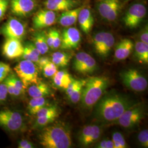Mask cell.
<instances>
[{
    "label": "cell",
    "instance_id": "obj_1",
    "mask_svg": "<svg viewBox=\"0 0 148 148\" xmlns=\"http://www.w3.org/2000/svg\"><path fill=\"white\" fill-rule=\"evenodd\" d=\"M96 106L95 115L101 121H116L127 109L135 104L125 95L110 93L101 98Z\"/></svg>",
    "mask_w": 148,
    "mask_h": 148
},
{
    "label": "cell",
    "instance_id": "obj_2",
    "mask_svg": "<svg viewBox=\"0 0 148 148\" xmlns=\"http://www.w3.org/2000/svg\"><path fill=\"white\" fill-rule=\"evenodd\" d=\"M39 142L46 148H69L72 142L68 130L60 125L43 128L38 136Z\"/></svg>",
    "mask_w": 148,
    "mask_h": 148
},
{
    "label": "cell",
    "instance_id": "obj_3",
    "mask_svg": "<svg viewBox=\"0 0 148 148\" xmlns=\"http://www.w3.org/2000/svg\"><path fill=\"white\" fill-rule=\"evenodd\" d=\"M109 85V79L106 76L92 77L86 79L81 98L83 106L90 109L102 97Z\"/></svg>",
    "mask_w": 148,
    "mask_h": 148
},
{
    "label": "cell",
    "instance_id": "obj_4",
    "mask_svg": "<svg viewBox=\"0 0 148 148\" xmlns=\"http://www.w3.org/2000/svg\"><path fill=\"white\" fill-rule=\"evenodd\" d=\"M25 120L19 111L3 109L0 110V127L10 132H19L25 128Z\"/></svg>",
    "mask_w": 148,
    "mask_h": 148
},
{
    "label": "cell",
    "instance_id": "obj_5",
    "mask_svg": "<svg viewBox=\"0 0 148 148\" xmlns=\"http://www.w3.org/2000/svg\"><path fill=\"white\" fill-rule=\"evenodd\" d=\"M14 70L16 76L27 88L39 82L38 68L32 62L23 59L16 65Z\"/></svg>",
    "mask_w": 148,
    "mask_h": 148
},
{
    "label": "cell",
    "instance_id": "obj_6",
    "mask_svg": "<svg viewBox=\"0 0 148 148\" xmlns=\"http://www.w3.org/2000/svg\"><path fill=\"white\" fill-rule=\"evenodd\" d=\"M122 81L125 86L131 90L142 92L148 87V81L138 70L128 69L120 74Z\"/></svg>",
    "mask_w": 148,
    "mask_h": 148
},
{
    "label": "cell",
    "instance_id": "obj_7",
    "mask_svg": "<svg viewBox=\"0 0 148 148\" xmlns=\"http://www.w3.org/2000/svg\"><path fill=\"white\" fill-rule=\"evenodd\" d=\"M144 116L143 106L134 105L127 109L116 121L118 125L127 129L137 126Z\"/></svg>",
    "mask_w": 148,
    "mask_h": 148
},
{
    "label": "cell",
    "instance_id": "obj_8",
    "mask_svg": "<svg viewBox=\"0 0 148 148\" xmlns=\"http://www.w3.org/2000/svg\"><path fill=\"white\" fill-rule=\"evenodd\" d=\"M121 8V3L119 0H98V2L100 15L108 21H115Z\"/></svg>",
    "mask_w": 148,
    "mask_h": 148
},
{
    "label": "cell",
    "instance_id": "obj_9",
    "mask_svg": "<svg viewBox=\"0 0 148 148\" xmlns=\"http://www.w3.org/2000/svg\"><path fill=\"white\" fill-rule=\"evenodd\" d=\"M115 43L112 34L107 32L97 33L93 38V45L95 52L101 57H106Z\"/></svg>",
    "mask_w": 148,
    "mask_h": 148
},
{
    "label": "cell",
    "instance_id": "obj_10",
    "mask_svg": "<svg viewBox=\"0 0 148 148\" xmlns=\"http://www.w3.org/2000/svg\"><path fill=\"white\" fill-rule=\"evenodd\" d=\"M147 14L146 7L137 3L131 5L123 17V22L126 27L134 29L138 27Z\"/></svg>",
    "mask_w": 148,
    "mask_h": 148
},
{
    "label": "cell",
    "instance_id": "obj_11",
    "mask_svg": "<svg viewBox=\"0 0 148 148\" xmlns=\"http://www.w3.org/2000/svg\"><path fill=\"white\" fill-rule=\"evenodd\" d=\"M0 32L6 38H16L21 40L25 35L26 29L25 26L21 21L11 18L2 27Z\"/></svg>",
    "mask_w": 148,
    "mask_h": 148
},
{
    "label": "cell",
    "instance_id": "obj_12",
    "mask_svg": "<svg viewBox=\"0 0 148 148\" xmlns=\"http://www.w3.org/2000/svg\"><path fill=\"white\" fill-rule=\"evenodd\" d=\"M73 67L75 71L81 74H92L97 69V63L89 54L80 52L74 58Z\"/></svg>",
    "mask_w": 148,
    "mask_h": 148
},
{
    "label": "cell",
    "instance_id": "obj_13",
    "mask_svg": "<svg viewBox=\"0 0 148 148\" xmlns=\"http://www.w3.org/2000/svg\"><path fill=\"white\" fill-rule=\"evenodd\" d=\"M36 6L35 0H10L11 12L17 16H29L34 11Z\"/></svg>",
    "mask_w": 148,
    "mask_h": 148
},
{
    "label": "cell",
    "instance_id": "obj_14",
    "mask_svg": "<svg viewBox=\"0 0 148 148\" xmlns=\"http://www.w3.org/2000/svg\"><path fill=\"white\" fill-rule=\"evenodd\" d=\"M61 38V49H72L79 46L81 41V34L76 28L69 27L64 30Z\"/></svg>",
    "mask_w": 148,
    "mask_h": 148
},
{
    "label": "cell",
    "instance_id": "obj_15",
    "mask_svg": "<svg viewBox=\"0 0 148 148\" xmlns=\"http://www.w3.org/2000/svg\"><path fill=\"white\" fill-rule=\"evenodd\" d=\"M56 21L55 12L49 10H41L38 11L32 18L33 26L36 29H42L50 27Z\"/></svg>",
    "mask_w": 148,
    "mask_h": 148
},
{
    "label": "cell",
    "instance_id": "obj_16",
    "mask_svg": "<svg viewBox=\"0 0 148 148\" xmlns=\"http://www.w3.org/2000/svg\"><path fill=\"white\" fill-rule=\"evenodd\" d=\"M101 132V128L98 125L86 126L79 134V143L84 147L89 146L100 138Z\"/></svg>",
    "mask_w": 148,
    "mask_h": 148
},
{
    "label": "cell",
    "instance_id": "obj_17",
    "mask_svg": "<svg viewBox=\"0 0 148 148\" xmlns=\"http://www.w3.org/2000/svg\"><path fill=\"white\" fill-rule=\"evenodd\" d=\"M24 46L21 40L16 38H6L2 46L3 55L9 59H14L21 57Z\"/></svg>",
    "mask_w": 148,
    "mask_h": 148
},
{
    "label": "cell",
    "instance_id": "obj_18",
    "mask_svg": "<svg viewBox=\"0 0 148 148\" xmlns=\"http://www.w3.org/2000/svg\"><path fill=\"white\" fill-rule=\"evenodd\" d=\"M79 3V0H46L44 5L49 10L64 12L77 7Z\"/></svg>",
    "mask_w": 148,
    "mask_h": 148
},
{
    "label": "cell",
    "instance_id": "obj_19",
    "mask_svg": "<svg viewBox=\"0 0 148 148\" xmlns=\"http://www.w3.org/2000/svg\"><path fill=\"white\" fill-rule=\"evenodd\" d=\"M77 21L82 32L86 34H89L94 24V19L90 8L82 7L79 11Z\"/></svg>",
    "mask_w": 148,
    "mask_h": 148
},
{
    "label": "cell",
    "instance_id": "obj_20",
    "mask_svg": "<svg viewBox=\"0 0 148 148\" xmlns=\"http://www.w3.org/2000/svg\"><path fill=\"white\" fill-rule=\"evenodd\" d=\"M134 44L128 38H124L117 44L115 48L114 57L117 60H122L128 58L132 52Z\"/></svg>",
    "mask_w": 148,
    "mask_h": 148
},
{
    "label": "cell",
    "instance_id": "obj_21",
    "mask_svg": "<svg viewBox=\"0 0 148 148\" xmlns=\"http://www.w3.org/2000/svg\"><path fill=\"white\" fill-rule=\"evenodd\" d=\"M83 7H77L71 10L64 11L59 18V23L63 27L72 26L77 21L79 11Z\"/></svg>",
    "mask_w": 148,
    "mask_h": 148
},
{
    "label": "cell",
    "instance_id": "obj_22",
    "mask_svg": "<svg viewBox=\"0 0 148 148\" xmlns=\"http://www.w3.org/2000/svg\"><path fill=\"white\" fill-rule=\"evenodd\" d=\"M28 94L32 98L46 97L51 94V90L46 84L39 81L29 87Z\"/></svg>",
    "mask_w": 148,
    "mask_h": 148
},
{
    "label": "cell",
    "instance_id": "obj_23",
    "mask_svg": "<svg viewBox=\"0 0 148 148\" xmlns=\"http://www.w3.org/2000/svg\"><path fill=\"white\" fill-rule=\"evenodd\" d=\"M53 77V83L56 86L60 88L66 90L69 84L73 80V78L65 70L57 71Z\"/></svg>",
    "mask_w": 148,
    "mask_h": 148
},
{
    "label": "cell",
    "instance_id": "obj_24",
    "mask_svg": "<svg viewBox=\"0 0 148 148\" xmlns=\"http://www.w3.org/2000/svg\"><path fill=\"white\" fill-rule=\"evenodd\" d=\"M40 56L41 54L34 45L27 43L24 47V52L21 56L23 59L37 63Z\"/></svg>",
    "mask_w": 148,
    "mask_h": 148
},
{
    "label": "cell",
    "instance_id": "obj_25",
    "mask_svg": "<svg viewBox=\"0 0 148 148\" xmlns=\"http://www.w3.org/2000/svg\"><path fill=\"white\" fill-rule=\"evenodd\" d=\"M33 41L35 46L36 47L41 55L47 53L49 50L46 33L44 32H37L34 35Z\"/></svg>",
    "mask_w": 148,
    "mask_h": 148
},
{
    "label": "cell",
    "instance_id": "obj_26",
    "mask_svg": "<svg viewBox=\"0 0 148 148\" xmlns=\"http://www.w3.org/2000/svg\"><path fill=\"white\" fill-rule=\"evenodd\" d=\"M135 56L141 63L148 64V44L138 41L134 45Z\"/></svg>",
    "mask_w": 148,
    "mask_h": 148
},
{
    "label": "cell",
    "instance_id": "obj_27",
    "mask_svg": "<svg viewBox=\"0 0 148 148\" xmlns=\"http://www.w3.org/2000/svg\"><path fill=\"white\" fill-rule=\"evenodd\" d=\"M47 101L45 97L32 98L29 101L27 106L29 114L32 115H36L38 111L47 106Z\"/></svg>",
    "mask_w": 148,
    "mask_h": 148
},
{
    "label": "cell",
    "instance_id": "obj_28",
    "mask_svg": "<svg viewBox=\"0 0 148 148\" xmlns=\"http://www.w3.org/2000/svg\"><path fill=\"white\" fill-rule=\"evenodd\" d=\"M71 58V56L69 53L56 52L52 54L51 62L57 67L64 68L69 64Z\"/></svg>",
    "mask_w": 148,
    "mask_h": 148
},
{
    "label": "cell",
    "instance_id": "obj_29",
    "mask_svg": "<svg viewBox=\"0 0 148 148\" xmlns=\"http://www.w3.org/2000/svg\"><path fill=\"white\" fill-rule=\"evenodd\" d=\"M8 77L14 86L18 96L19 97L20 95H24L25 93V90H27V88L24 85L21 80L19 79V78L16 75L13 74L11 75L9 74Z\"/></svg>",
    "mask_w": 148,
    "mask_h": 148
},
{
    "label": "cell",
    "instance_id": "obj_30",
    "mask_svg": "<svg viewBox=\"0 0 148 148\" xmlns=\"http://www.w3.org/2000/svg\"><path fill=\"white\" fill-rule=\"evenodd\" d=\"M58 116V113L52 114L43 116L38 117L36 119V121L35 123V127H43L46 126L49 123L53 122L57 117Z\"/></svg>",
    "mask_w": 148,
    "mask_h": 148
},
{
    "label": "cell",
    "instance_id": "obj_31",
    "mask_svg": "<svg viewBox=\"0 0 148 148\" xmlns=\"http://www.w3.org/2000/svg\"><path fill=\"white\" fill-rule=\"evenodd\" d=\"M112 138L114 148H126L128 147L124 137L121 133L115 132L112 134Z\"/></svg>",
    "mask_w": 148,
    "mask_h": 148
},
{
    "label": "cell",
    "instance_id": "obj_32",
    "mask_svg": "<svg viewBox=\"0 0 148 148\" xmlns=\"http://www.w3.org/2000/svg\"><path fill=\"white\" fill-rule=\"evenodd\" d=\"M85 83H86V80L84 83L79 85V87L76 90H74L70 96L68 97V98L72 103H77L81 100L84 86L85 85Z\"/></svg>",
    "mask_w": 148,
    "mask_h": 148
},
{
    "label": "cell",
    "instance_id": "obj_33",
    "mask_svg": "<svg viewBox=\"0 0 148 148\" xmlns=\"http://www.w3.org/2000/svg\"><path fill=\"white\" fill-rule=\"evenodd\" d=\"M43 73L46 77H52L57 71V66L51 60L42 69Z\"/></svg>",
    "mask_w": 148,
    "mask_h": 148
},
{
    "label": "cell",
    "instance_id": "obj_34",
    "mask_svg": "<svg viewBox=\"0 0 148 148\" xmlns=\"http://www.w3.org/2000/svg\"><path fill=\"white\" fill-rule=\"evenodd\" d=\"M10 66L2 62H0V83H2L11 73Z\"/></svg>",
    "mask_w": 148,
    "mask_h": 148
},
{
    "label": "cell",
    "instance_id": "obj_35",
    "mask_svg": "<svg viewBox=\"0 0 148 148\" xmlns=\"http://www.w3.org/2000/svg\"><path fill=\"white\" fill-rule=\"evenodd\" d=\"M138 140L141 146H142L144 148H148V130H144L139 132L138 136Z\"/></svg>",
    "mask_w": 148,
    "mask_h": 148
},
{
    "label": "cell",
    "instance_id": "obj_36",
    "mask_svg": "<svg viewBox=\"0 0 148 148\" xmlns=\"http://www.w3.org/2000/svg\"><path fill=\"white\" fill-rule=\"evenodd\" d=\"M86 79H75L71 82V83L69 84L68 87L66 89V94L68 95V97H69L70 95L71 94V93L74 91V90H76L79 85H81V84L84 83Z\"/></svg>",
    "mask_w": 148,
    "mask_h": 148
},
{
    "label": "cell",
    "instance_id": "obj_37",
    "mask_svg": "<svg viewBox=\"0 0 148 148\" xmlns=\"http://www.w3.org/2000/svg\"><path fill=\"white\" fill-rule=\"evenodd\" d=\"M61 35L59 32L53 29V41L52 49H55L58 48L61 45Z\"/></svg>",
    "mask_w": 148,
    "mask_h": 148
},
{
    "label": "cell",
    "instance_id": "obj_38",
    "mask_svg": "<svg viewBox=\"0 0 148 148\" xmlns=\"http://www.w3.org/2000/svg\"><path fill=\"white\" fill-rule=\"evenodd\" d=\"M9 5V0H0V19L5 15Z\"/></svg>",
    "mask_w": 148,
    "mask_h": 148
},
{
    "label": "cell",
    "instance_id": "obj_39",
    "mask_svg": "<svg viewBox=\"0 0 148 148\" xmlns=\"http://www.w3.org/2000/svg\"><path fill=\"white\" fill-rule=\"evenodd\" d=\"M95 147L98 148H114V145L112 140L104 139L98 143Z\"/></svg>",
    "mask_w": 148,
    "mask_h": 148
},
{
    "label": "cell",
    "instance_id": "obj_40",
    "mask_svg": "<svg viewBox=\"0 0 148 148\" xmlns=\"http://www.w3.org/2000/svg\"><path fill=\"white\" fill-rule=\"evenodd\" d=\"M6 85L4 82L0 83V103L5 101L8 95Z\"/></svg>",
    "mask_w": 148,
    "mask_h": 148
},
{
    "label": "cell",
    "instance_id": "obj_41",
    "mask_svg": "<svg viewBox=\"0 0 148 148\" xmlns=\"http://www.w3.org/2000/svg\"><path fill=\"white\" fill-rule=\"evenodd\" d=\"M34 147V144L27 139H21L18 143L19 148H33Z\"/></svg>",
    "mask_w": 148,
    "mask_h": 148
},
{
    "label": "cell",
    "instance_id": "obj_42",
    "mask_svg": "<svg viewBox=\"0 0 148 148\" xmlns=\"http://www.w3.org/2000/svg\"><path fill=\"white\" fill-rule=\"evenodd\" d=\"M139 37H140V41L148 44V26L145 27V28L140 32Z\"/></svg>",
    "mask_w": 148,
    "mask_h": 148
},
{
    "label": "cell",
    "instance_id": "obj_43",
    "mask_svg": "<svg viewBox=\"0 0 148 148\" xmlns=\"http://www.w3.org/2000/svg\"><path fill=\"white\" fill-rule=\"evenodd\" d=\"M50 61L49 58L47 57H40L37 62V65L40 69H43V68Z\"/></svg>",
    "mask_w": 148,
    "mask_h": 148
}]
</instances>
